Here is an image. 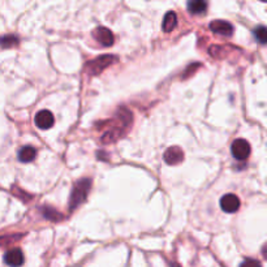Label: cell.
Returning a JSON list of instances; mask_svg holds the SVG:
<instances>
[{"label":"cell","mask_w":267,"mask_h":267,"mask_svg":"<svg viewBox=\"0 0 267 267\" xmlns=\"http://www.w3.org/2000/svg\"><path fill=\"white\" fill-rule=\"evenodd\" d=\"M90 186L91 181L89 179H82L76 182L75 188L72 190L71 198H69V208L71 210L77 208L86 199V195H88L89 190H90Z\"/></svg>","instance_id":"obj_1"},{"label":"cell","mask_w":267,"mask_h":267,"mask_svg":"<svg viewBox=\"0 0 267 267\" xmlns=\"http://www.w3.org/2000/svg\"><path fill=\"white\" fill-rule=\"evenodd\" d=\"M115 62H116V56H111V55L99 56V58H97L95 60L89 63L86 69H88V72L90 75H98V73L103 72L107 67H110L111 64H114Z\"/></svg>","instance_id":"obj_2"},{"label":"cell","mask_w":267,"mask_h":267,"mask_svg":"<svg viewBox=\"0 0 267 267\" xmlns=\"http://www.w3.org/2000/svg\"><path fill=\"white\" fill-rule=\"evenodd\" d=\"M232 155L238 160H245L250 154V145L245 140H234L231 146Z\"/></svg>","instance_id":"obj_3"},{"label":"cell","mask_w":267,"mask_h":267,"mask_svg":"<svg viewBox=\"0 0 267 267\" xmlns=\"http://www.w3.org/2000/svg\"><path fill=\"white\" fill-rule=\"evenodd\" d=\"M220 207L223 211L228 212V214L236 212L240 207V199H238L237 195L231 194V193L223 195L220 199Z\"/></svg>","instance_id":"obj_4"},{"label":"cell","mask_w":267,"mask_h":267,"mask_svg":"<svg viewBox=\"0 0 267 267\" xmlns=\"http://www.w3.org/2000/svg\"><path fill=\"white\" fill-rule=\"evenodd\" d=\"M55 123V117L51 111L42 110L36 115V125L39 129H50Z\"/></svg>","instance_id":"obj_5"},{"label":"cell","mask_w":267,"mask_h":267,"mask_svg":"<svg viewBox=\"0 0 267 267\" xmlns=\"http://www.w3.org/2000/svg\"><path fill=\"white\" fill-rule=\"evenodd\" d=\"M210 29L215 34H219V36L223 37H229L233 33V26L228 23V21H223V20H215V21H212L210 24Z\"/></svg>","instance_id":"obj_6"},{"label":"cell","mask_w":267,"mask_h":267,"mask_svg":"<svg viewBox=\"0 0 267 267\" xmlns=\"http://www.w3.org/2000/svg\"><path fill=\"white\" fill-rule=\"evenodd\" d=\"M94 37L98 42L104 47H110V46L114 45V34L107 28H103V26L97 28V30L94 32Z\"/></svg>","instance_id":"obj_7"},{"label":"cell","mask_w":267,"mask_h":267,"mask_svg":"<svg viewBox=\"0 0 267 267\" xmlns=\"http://www.w3.org/2000/svg\"><path fill=\"white\" fill-rule=\"evenodd\" d=\"M182 159H184V153L179 146L169 147L164 153V160H166L167 164H171V166L179 164L182 162Z\"/></svg>","instance_id":"obj_8"},{"label":"cell","mask_w":267,"mask_h":267,"mask_svg":"<svg viewBox=\"0 0 267 267\" xmlns=\"http://www.w3.org/2000/svg\"><path fill=\"white\" fill-rule=\"evenodd\" d=\"M4 262L10 266H21L24 263V253L21 249H11L4 255Z\"/></svg>","instance_id":"obj_9"},{"label":"cell","mask_w":267,"mask_h":267,"mask_svg":"<svg viewBox=\"0 0 267 267\" xmlns=\"http://www.w3.org/2000/svg\"><path fill=\"white\" fill-rule=\"evenodd\" d=\"M207 10L206 0H188V11L192 15H202Z\"/></svg>","instance_id":"obj_10"},{"label":"cell","mask_w":267,"mask_h":267,"mask_svg":"<svg viewBox=\"0 0 267 267\" xmlns=\"http://www.w3.org/2000/svg\"><path fill=\"white\" fill-rule=\"evenodd\" d=\"M176 25H177V16H176V13L168 12L166 16H164V20H163L162 24L163 30L166 33L172 32V30L176 28Z\"/></svg>","instance_id":"obj_11"},{"label":"cell","mask_w":267,"mask_h":267,"mask_svg":"<svg viewBox=\"0 0 267 267\" xmlns=\"http://www.w3.org/2000/svg\"><path fill=\"white\" fill-rule=\"evenodd\" d=\"M36 154H37V151H36V149H34V147L25 146L20 150L19 159L24 163H29V162H32V160H34V158H36Z\"/></svg>","instance_id":"obj_12"},{"label":"cell","mask_w":267,"mask_h":267,"mask_svg":"<svg viewBox=\"0 0 267 267\" xmlns=\"http://www.w3.org/2000/svg\"><path fill=\"white\" fill-rule=\"evenodd\" d=\"M19 43V38L16 36H4L0 37V46L4 49H10Z\"/></svg>","instance_id":"obj_13"},{"label":"cell","mask_w":267,"mask_h":267,"mask_svg":"<svg viewBox=\"0 0 267 267\" xmlns=\"http://www.w3.org/2000/svg\"><path fill=\"white\" fill-rule=\"evenodd\" d=\"M254 34V38L257 39L258 42L260 43V45H264L267 41V32H266V28L264 26H258V28H255L253 32Z\"/></svg>","instance_id":"obj_14"},{"label":"cell","mask_w":267,"mask_h":267,"mask_svg":"<svg viewBox=\"0 0 267 267\" xmlns=\"http://www.w3.org/2000/svg\"><path fill=\"white\" fill-rule=\"evenodd\" d=\"M21 238V234H10V236H2L0 237V246H3V245H10L15 241L20 240Z\"/></svg>","instance_id":"obj_15"},{"label":"cell","mask_w":267,"mask_h":267,"mask_svg":"<svg viewBox=\"0 0 267 267\" xmlns=\"http://www.w3.org/2000/svg\"><path fill=\"white\" fill-rule=\"evenodd\" d=\"M43 214H45V218L51 219V220H58V219H60V214L50 207L43 208Z\"/></svg>","instance_id":"obj_16"},{"label":"cell","mask_w":267,"mask_h":267,"mask_svg":"<svg viewBox=\"0 0 267 267\" xmlns=\"http://www.w3.org/2000/svg\"><path fill=\"white\" fill-rule=\"evenodd\" d=\"M242 266H246V264H254V266H259V262L258 260H254V259H246L242 262Z\"/></svg>","instance_id":"obj_17"},{"label":"cell","mask_w":267,"mask_h":267,"mask_svg":"<svg viewBox=\"0 0 267 267\" xmlns=\"http://www.w3.org/2000/svg\"><path fill=\"white\" fill-rule=\"evenodd\" d=\"M262 2H266V0H262Z\"/></svg>","instance_id":"obj_18"}]
</instances>
